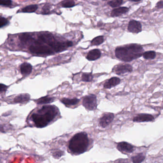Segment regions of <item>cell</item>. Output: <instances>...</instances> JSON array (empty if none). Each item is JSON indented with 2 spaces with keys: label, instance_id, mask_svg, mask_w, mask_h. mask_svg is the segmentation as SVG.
I'll return each instance as SVG.
<instances>
[{
  "label": "cell",
  "instance_id": "cell-6",
  "mask_svg": "<svg viewBox=\"0 0 163 163\" xmlns=\"http://www.w3.org/2000/svg\"><path fill=\"white\" fill-rule=\"evenodd\" d=\"M72 43L71 42H67L60 43L56 42L54 41L50 44V46L56 52H61L66 49L68 47L72 46Z\"/></svg>",
  "mask_w": 163,
  "mask_h": 163
},
{
  "label": "cell",
  "instance_id": "cell-22",
  "mask_svg": "<svg viewBox=\"0 0 163 163\" xmlns=\"http://www.w3.org/2000/svg\"><path fill=\"white\" fill-rule=\"evenodd\" d=\"M145 157L142 153L137 154L136 156L132 157V159L134 163H141L144 160Z\"/></svg>",
  "mask_w": 163,
  "mask_h": 163
},
{
  "label": "cell",
  "instance_id": "cell-19",
  "mask_svg": "<svg viewBox=\"0 0 163 163\" xmlns=\"http://www.w3.org/2000/svg\"><path fill=\"white\" fill-rule=\"evenodd\" d=\"M38 7L36 4H33L27 6L22 10L21 12L24 13H32L36 12Z\"/></svg>",
  "mask_w": 163,
  "mask_h": 163
},
{
  "label": "cell",
  "instance_id": "cell-30",
  "mask_svg": "<svg viewBox=\"0 0 163 163\" xmlns=\"http://www.w3.org/2000/svg\"><path fill=\"white\" fill-rule=\"evenodd\" d=\"M63 155V152L60 150L55 151L53 153V154L54 157L56 159H58L59 158L61 157Z\"/></svg>",
  "mask_w": 163,
  "mask_h": 163
},
{
  "label": "cell",
  "instance_id": "cell-24",
  "mask_svg": "<svg viewBox=\"0 0 163 163\" xmlns=\"http://www.w3.org/2000/svg\"><path fill=\"white\" fill-rule=\"evenodd\" d=\"M104 41V38L103 36H97L93 39L91 42V44L92 45H99L102 44Z\"/></svg>",
  "mask_w": 163,
  "mask_h": 163
},
{
  "label": "cell",
  "instance_id": "cell-15",
  "mask_svg": "<svg viewBox=\"0 0 163 163\" xmlns=\"http://www.w3.org/2000/svg\"><path fill=\"white\" fill-rule=\"evenodd\" d=\"M101 56V52L98 49H94L89 52L86 58L90 61H94L98 59Z\"/></svg>",
  "mask_w": 163,
  "mask_h": 163
},
{
  "label": "cell",
  "instance_id": "cell-18",
  "mask_svg": "<svg viewBox=\"0 0 163 163\" xmlns=\"http://www.w3.org/2000/svg\"><path fill=\"white\" fill-rule=\"evenodd\" d=\"M29 99V95L26 94H21L15 98L14 102L16 103H22L28 101Z\"/></svg>",
  "mask_w": 163,
  "mask_h": 163
},
{
  "label": "cell",
  "instance_id": "cell-34",
  "mask_svg": "<svg viewBox=\"0 0 163 163\" xmlns=\"http://www.w3.org/2000/svg\"><path fill=\"white\" fill-rule=\"evenodd\" d=\"M131 1L133 2H139L140 1V0H131Z\"/></svg>",
  "mask_w": 163,
  "mask_h": 163
},
{
  "label": "cell",
  "instance_id": "cell-13",
  "mask_svg": "<svg viewBox=\"0 0 163 163\" xmlns=\"http://www.w3.org/2000/svg\"><path fill=\"white\" fill-rule=\"evenodd\" d=\"M120 79L118 77H114L108 80L104 84L105 88L110 89L120 84Z\"/></svg>",
  "mask_w": 163,
  "mask_h": 163
},
{
  "label": "cell",
  "instance_id": "cell-23",
  "mask_svg": "<svg viewBox=\"0 0 163 163\" xmlns=\"http://www.w3.org/2000/svg\"><path fill=\"white\" fill-rule=\"evenodd\" d=\"M143 56L145 59H154L156 56V52L153 51L144 52L143 54Z\"/></svg>",
  "mask_w": 163,
  "mask_h": 163
},
{
  "label": "cell",
  "instance_id": "cell-32",
  "mask_svg": "<svg viewBox=\"0 0 163 163\" xmlns=\"http://www.w3.org/2000/svg\"><path fill=\"white\" fill-rule=\"evenodd\" d=\"M7 86L2 84H0V93L5 91L6 90Z\"/></svg>",
  "mask_w": 163,
  "mask_h": 163
},
{
  "label": "cell",
  "instance_id": "cell-17",
  "mask_svg": "<svg viewBox=\"0 0 163 163\" xmlns=\"http://www.w3.org/2000/svg\"><path fill=\"white\" fill-rule=\"evenodd\" d=\"M19 39L23 44H27L32 42L34 39L32 35L29 33H23L19 36Z\"/></svg>",
  "mask_w": 163,
  "mask_h": 163
},
{
  "label": "cell",
  "instance_id": "cell-3",
  "mask_svg": "<svg viewBox=\"0 0 163 163\" xmlns=\"http://www.w3.org/2000/svg\"><path fill=\"white\" fill-rule=\"evenodd\" d=\"M89 140L88 135L85 133L76 134L70 141L69 148L74 154L83 153L88 149Z\"/></svg>",
  "mask_w": 163,
  "mask_h": 163
},
{
  "label": "cell",
  "instance_id": "cell-35",
  "mask_svg": "<svg viewBox=\"0 0 163 163\" xmlns=\"http://www.w3.org/2000/svg\"><path fill=\"white\" fill-rule=\"evenodd\" d=\"M104 1H108V0H104Z\"/></svg>",
  "mask_w": 163,
  "mask_h": 163
},
{
  "label": "cell",
  "instance_id": "cell-12",
  "mask_svg": "<svg viewBox=\"0 0 163 163\" xmlns=\"http://www.w3.org/2000/svg\"><path fill=\"white\" fill-rule=\"evenodd\" d=\"M117 148L118 150L123 153H131L134 151L133 146L130 144L125 142H122L118 143Z\"/></svg>",
  "mask_w": 163,
  "mask_h": 163
},
{
  "label": "cell",
  "instance_id": "cell-8",
  "mask_svg": "<svg viewBox=\"0 0 163 163\" xmlns=\"http://www.w3.org/2000/svg\"><path fill=\"white\" fill-rule=\"evenodd\" d=\"M133 70V67L129 64H121L115 68V72L117 75H121L125 73H130Z\"/></svg>",
  "mask_w": 163,
  "mask_h": 163
},
{
  "label": "cell",
  "instance_id": "cell-21",
  "mask_svg": "<svg viewBox=\"0 0 163 163\" xmlns=\"http://www.w3.org/2000/svg\"><path fill=\"white\" fill-rule=\"evenodd\" d=\"M54 98L49 96H45L38 99L36 102L38 104H47L51 103L54 101Z\"/></svg>",
  "mask_w": 163,
  "mask_h": 163
},
{
  "label": "cell",
  "instance_id": "cell-33",
  "mask_svg": "<svg viewBox=\"0 0 163 163\" xmlns=\"http://www.w3.org/2000/svg\"><path fill=\"white\" fill-rule=\"evenodd\" d=\"M157 7L158 8L163 7V1H160L159 2H158L157 4Z\"/></svg>",
  "mask_w": 163,
  "mask_h": 163
},
{
  "label": "cell",
  "instance_id": "cell-1",
  "mask_svg": "<svg viewBox=\"0 0 163 163\" xmlns=\"http://www.w3.org/2000/svg\"><path fill=\"white\" fill-rule=\"evenodd\" d=\"M144 53L143 48L138 44H130L119 47L115 51L117 58L124 62H130L137 59L143 56Z\"/></svg>",
  "mask_w": 163,
  "mask_h": 163
},
{
  "label": "cell",
  "instance_id": "cell-14",
  "mask_svg": "<svg viewBox=\"0 0 163 163\" xmlns=\"http://www.w3.org/2000/svg\"><path fill=\"white\" fill-rule=\"evenodd\" d=\"M129 9L125 7H121L115 9L112 11L111 16L112 17H117L120 16L121 15L125 14L128 11Z\"/></svg>",
  "mask_w": 163,
  "mask_h": 163
},
{
  "label": "cell",
  "instance_id": "cell-28",
  "mask_svg": "<svg viewBox=\"0 0 163 163\" xmlns=\"http://www.w3.org/2000/svg\"><path fill=\"white\" fill-rule=\"evenodd\" d=\"M12 5V0H0V6L4 7H11Z\"/></svg>",
  "mask_w": 163,
  "mask_h": 163
},
{
  "label": "cell",
  "instance_id": "cell-31",
  "mask_svg": "<svg viewBox=\"0 0 163 163\" xmlns=\"http://www.w3.org/2000/svg\"><path fill=\"white\" fill-rule=\"evenodd\" d=\"M43 14H49V6L48 5H46L43 8Z\"/></svg>",
  "mask_w": 163,
  "mask_h": 163
},
{
  "label": "cell",
  "instance_id": "cell-16",
  "mask_svg": "<svg viewBox=\"0 0 163 163\" xmlns=\"http://www.w3.org/2000/svg\"><path fill=\"white\" fill-rule=\"evenodd\" d=\"M32 71V65L27 63H24L21 66V72L23 75L26 76L30 75Z\"/></svg>",
  "mask_w": 163,
  "mask_h": 163
},
{
  "label": "cell",
  "instance_id": "cell-27",
  "mask_svg": "<svg viewBox=\"0 0 163 163\" xmlns=\"http://www.w3.org/2000/svg\"><path fill=\"white\" fill-rule=\"evenodd\" d=\"M75 6V2L72 0L71 1H65L62 3V6L64 8H71Z\"/></svg>",
  "mask_w": 163,
  "mask_h": 163
},
{
  "label": "cell",
  "instance_id": "cell-11",
  "mask_svg": "<svg viewBox=\"0 0 163 163\" xmlns=\"http://www.w3.org/2000/svg\"><path fill=\"white\" fill-rule=\"evenodd\" d=\"M154 120V116L150 114H140L136 116L133 119L135 122H150Z\"/></svg>",
  "mask_w": 163,
  "mask_h": 163
},
{
  "label": "cell",
  "instance_id": "cell-25",
  "mask_svg": "<svg viewBox=\"0 0 163 163\" xmlns=\"http://www.w3.org/2000/svg\"><path fill=\"white\" fill-rule=\"evenodd\" d=\"M123 0H112L108 2V4L112 7H117L121 6L123 3Z\"/></svg>",
  "mask_w": 163,
  "mask_h": 163
},
{
  "label": "cell",
  "instance_id": "cell-29",
  "mask_svg": "<svg viewBox=\"0 0 163 163\" xmlns=\"http://www.w3.org/2000/svg\"><path fill=\"white\" fill-rule=\"evenodd\" d=\"M9 23L8 20L6 18L0 16V28L6 26Z\"/></svg>",
  "mask_w": 163,
  "mask_h": 163
},
{
  "label": "cell",
  "instance_id": "cell-20",
  "mask_svg": "<svg viewBox=\"0 0 163 163\" xmlns=\"http://www.w3.org/2000/svg\"><path fill=\"white\" fill-rule=\"evenodd\" d=\"M61 102L63 103L65 105H73L77 104L79 102V99L77 98H73V99H68V98H63L61 99Z\"/></svg>",
  "mask_w": 163,
  "mask_h": 163
},
{
  "label": "cell",
  "instance_id": "cell-4",
  "mask_svg": "<svg viewBox=\"0 0 163 163\" xmlns=\"http://www.w3.org/2000/svg\"><path fill=\"white\" fill-rule=\"evenodd\" d=\"M29 49L31 53L36 55H50L52 53V50L48 47L35 43V45L30 47Z\"/></svg>",
  "mask_w": 163,
  "mask_h": 163
},
{
  "label": "cell",
  "instance_id": "cell-9",
  "mask_svg": "<svg viewBox=\"0 0 163 163\" xmlns=\"http://www.w3.org/2000/svg\"><path fill=\"white\" fill-rule=\"evenodd\" d=\"M114 118V115L112 113H106L104 114L100 119V125L103 128L106 127L112 122Z\"/></svg>",
  "mask_w": 163,
  "mask_h": 163
},
{
  "label": "cell",
  "instance_id": "cell-26",
  "mask_svg": "<svg viewBox=\"0 0 163 163\" xmlns=\"http://www.w3.org/2000/svg\"><path fill=\"white\" fill-rule=\"evenodd\" d=\"M93 75L89 73H84L83 74L82 76V80L84 82H90L92 80H93Z\"/></svg>",
  "mask_w": 163,
  "mask_h": 163
},
{
  "label": "cell",
  "instance_id": "cell-5",
  "mask_svg": "<svg viewBox=\"0 0 163 163\" xmlns=\"http://www.w3.org/2000/svg\"><path fill=\"white\" fill-rule=\"evenodd\" d=\"M83 104L85 108L89 110H94L97 107V100L96 96L90 95L84 98Z\"/></svg>",
  "mask_w": 163,
  "mask_h": 163
},
{
  "label": "cell",
  "instance_id": "cell-10",
  "mask_svg": "<svg viewBox=\"0 0 163 163\" xmlns=\"http://www.w3.org/2000/svg\"><path fill=\"white\" fill-rule=\"evenodd\" d=\"M54 41H55V40H54V37L52 35L42 34V35H40L38 37V40L35 41V43H41V44H42V43H47L49 45H50L51 43Z\"/></svg>",
  "mask_w": 163,
  "mask_h": 163
},
{
  "label": "cell",
  "instance_id": "cell-7",
  "mask_svg": "<svg viewBox=\"0 0 163 163\" xmlns=\"http://www.w3.org/2000/svg\"><path fill=\"white\" fill-rule=\"evenodd\" d=\"M128 30L131 33L138 34L142 31V25L139 22L132 20L129 22Z\"/></svg>",
  "mask_w": 163,
  "mask_h": 163
},
{
  "label": "cell",
  "instance_id": "cell-2",
  "mask_svg": "<svg viewBox=\"0 0 163 163\" xmlns=\"http://www.w3.org/2000/svg\"><path fill=\"white\" fill-rule=\"evenodd\" d=\"M57 111L54 106H43L38 111V114H34L32 118L35 125L38 128L47 126L57 115Z\"/></svg>",
  "mask_w": 163,
  "mask_h": 163
}]
</instances>
